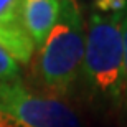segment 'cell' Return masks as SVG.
Masks as SVG:
<instances>
[{
  "mask_svg": "<svg viewBox=\"0 0 127 127\" xmlns=\"http://www.w3.org/2000/svg\"><path fill=\"white\" fill-rule=\"evenodd\" d=\"M122 13L93 12L86 22V50L81 78L89 94L106 104L119 106L124 84V18Z\"/></svg>",
  "mask_w": 127,
  "mask_h": 127,
  "instance_id": "1",
  "label": "cell"
},
{
  "mask_svg": "<svg viewBox=\"0 0 127 127\" xmlns=\"http://www.w3.org/2000/svg\"><path fill=\"white\" fill-rule=\"evenodd\" d=\"M86 50V22L78 0H61V13L48 38L38 48L35 74L48 96L69 94L81 76Z\"/></svg>",
  "mask_w": 127,
  "mask_h": 127,
  "instance_id": "2",
  "label": "cell"
},
{
  "mask_svg": "<svg viewBox=\"0 0 127 127\" xmlns=\"http://www.w3.org/2000/svg\"><path fill=\"white\" fill-rule=\"evenodd\" d=\"M0 107L18 127H81L69 104L35 93L20 81H0Z\"/></svg>",
  "mask_w": 127,
  "mask_h": 127,
  "instance_id": "3",
  "label": "cell"
},
{
  "mask_svg": "<svg viewBox=\"0 0 127 127\" xmlns=\"http://www.w3.org/2000/svg\"><path fill=\"white\" fill-rule=\"evenodd\" d=\"M61 13V0H20V20L36 50L48 38Z\"/></svg>",
  "mask_w": 127,
  "mask_h": 127,
  "instance_id": "4",
  "label": "cell"
},
{
  "mask_svg": "<svg viewBox=\"0 0 127 127\" xmlns=\"http://www.w3.org/2000/svg\"><path fill=\"white\" fill-rule=\"evenodd\" d=\"M0 81H20V64L0 46Z\"/></svg>",
  "mask_w": 127,
  "mask_h": 127,
  "instance_id": "5",
  "label": "cell"
},
{
  "mask_svg": "<svg viewBox=\"0 0 127 127\" xmlns=\"http://www.w3.org/2000/svg\"><path fill=\"white\" fill-rule=\"evenodd\" d=\"M20 22V0H0V27Z\"/></svg>",
  "mask_w": 127,
  "mask_h": 127,
  "instance_id": "6",
  "label": "cell"
},
{
  "mask_svg": "<svg viewBox=\"0 0 127 127\" xmlns=\"http://www.w3.org/2000/svg\"><path fill=\"white\" fill-rule=\"evenodd\" d=\"M124 84H126L124 101L127 104V13H126V18H124Z\"/></svg>",
  "mask_w": 127,
  "mask_h": 127,
  "instance_id": "7",
  "label": "cell"
},
{
  "mask_svg": "<svg viewBox=\"0 0 127 127\" xmlns=\"http://www.w3.org/2000/svg\"><path fill=\"white\" fill-rule=\"evenodd\" d=\"M0 127H18L17 122H15L2 107H0Z\"/></svg>",
  "mask_w": 127,
  "mask_h": 127,
  "instance_id": "8",
  "label": "cell"
},
{
  "mask_svg": "<svg viewBox=\"0 0 127 127\" xmlns=\"http://www.w3.org/2000/svg\"><path fill=\"white\" fill-rule=\"evenodd\" d=\"M78 2H79V0H78ZM91 2H93V0H91Z\"/></svg>",
  "mask_w": 127,
  "mask_h": 127,
  "instance_id": "9",
  "label": "cell"
}]
</instances>
